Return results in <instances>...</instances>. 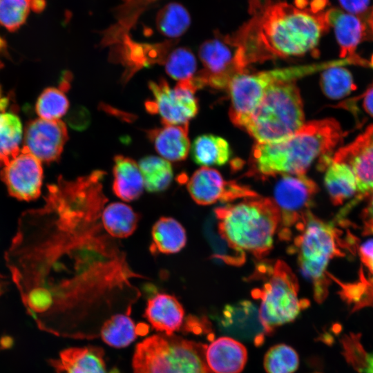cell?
I'll use <instances>...</instances> for the list:
<instances>
[{
  "instance_id": "60d3db41",
  "label": "cell",
  "mask_w": 373,
  "mask_h": 373,
  "mask_svg": "<svg viewBox=\"0 0 373 373\" xmlns=\"http://www.w3.org/2000/svg\"><path fill=\"white\" fill-rule=\"evenodd\" d=\"M45 6V0H30V8L37 13L43 11Z\"/></svg>"
},
{
  "instance_id": "30bf717a",
  "label": "cell",
  "mask_w": 373,
  "mask_h": 373,
  "mask_svg": "<svg viewBox=\"0 0 373 373\" xmlns=\"http://www.w3.org/2000/svg\"><path fill=\"white\" fill-rule=\"evenodd\" d=\"M149 88L153 99L146 102L150 113L158 114L162 124H188L198 111V102L195 96L198 90L191 79L178 82L174 88L160 78L150 81Z\"/></svg>"
},
{
  "instance_id": "f6af8a7d",
  "label": "cell",
  "mask_w": 373,
  "mask_h": 373,
  "mask_svg": "<svg viewBox=\"0 0 373 373\" xmlns=\"http://www.w3.org/2000/svg\"><path fill=\"white\" fill-rule=\"evenodd\" d=\"M1 165V164H0Z\"/></svg>"
},
{
  "instance_id": "7bdbcfd3",
  "label": "cell",
  "mask_w": 373,
  "mask_h": 373,
  "mask_svg": "<svg viewBox=\"0 0 373 373\" xmlns=\"http://www.w3.org/2000/svg\"><path fill=\"white\" fill-rule=\"evenodd\" d=\"M367 21L373 32V8H372L370 11V14L368 19H367Z\"/></svg>"
},
{
  "instance_id": "d6a6232c",
  "label": "cell",
  "mask_w": 373,
  "mask_h": 373,
  "mask_svg": "<svg viewBox=\"0 0 373 373\" xmlns=\"http://www.w3.org/2000/svg\"><path fill=\"white\" fill-rule=\"evenodd\" d=\"M164 65L167 75L178 82L191 79L197 68L194 55L185 47L173 49L165 59Z\"/></svg>"
},
{
  "instance_id": "8992f818",
  "label": "cell",
  "mask_w": 373,
  "mask_h": 373,
  "mask_svg": "<svg viewBox=\"0 0 373 373\" xmlns=\"http://www.w3.org/2000/svg\"><path fill=\"white\" fill-rule=\"evenodd\" d=\"M255 274L265 281L251 295L260 300L259 318L265 334L270 335L276 327L294 321L309 302L299 298L297 278L284 261L260 263Z\"/></svg>"
},
{
  "instance_id": "3957f363",
  "label": "cell",
  "mask_w": 373,
  "mask_h": 373,
  "mask_svg": "<svg viewBox=\"0 0 373 373\" xmlns=\"http://www.w3.org/2000/svg\"><path fill=\"white\" fill-rule=\"evenodd\" d=\"M221 238L236 251L265 257L273 246L280 222V212L272 198H244L215 209Z\"/></svg>"
},
{
  "instance_id": "d4e9b609",
  "label": "cell",
  "mask_w": 373,
  "mask_h": 373,
  "mask_svg": "<svg viewBox=\"0 0 373 373\" xmlns=\"http://www.w3.org/2000/svg\"><path fill=\"white\" fill-rule=\"evenodd\" d=\"M326 169L325 185L334 204H341L354 195L357 191L356 178L348 165L331 159Z\"/></svg>"
},
{
  "instance_id": "e575fe53",
  "label": "cell",
  "mask_w": 373,
  "mask_h": 373,
  "mask_svg": "<svg viewBox=\"0 0 373 373\" xmlns=\"http://www.w3.org/2000/svg\"><path fill=\"white\" fill-rule=\"evenodd\" d=\"M30 9V0H0V26L16 31L26 22Z\"/></svg>"
},
{
  "instance_id": "ac0fdd59",
  "label": "cell",
  "mask_w": 373,
  "mask_h": 373,
  "mask_svg": "<svg viewBox=\"0 0 373 373\" xmlns=\"http://www.w3.org/2000/svg\"><path fill=\"white\" fill-rule=\"evenodd\" d=\"M206 359L213 373H240L247 361V351L240 341L222 336L207 346Z\"/></svg>"
},
{
  "instance_id": "7a4b0ae2",
  "label": "cell",
  "mask_w": 373,
  "mask_h": 373,
  "mask_svg": "<svg viewBox=\"0 0 373 373\" xmlns=\"http://www.w3.org/2000/svg\"><path fill=\"white\" fill-rule=\"evenodd\" d=\"M343 136L339 124L334 119L305 123L285 139L256 142L249 158V173L262 178L305 174L315 159L331 156Z\"/></svg>"
},
{
  "instance_id": "e0dca14e",
  "label": "cell",
  "mask_w": 373,
  "mask_h": 373,
  "mask_svg": "<svg viewBox=\"0 0 373 373\" xmlns=\"http://www.w3.org/2000/svg\"><path fill=\"white\" fill-rule=\"evenodd\" d=\"M221 325L228 332L239 337L253 338L260 345L265 334L261 325L258 311L247 300L227 305L222 310Z\"/></svg>"
},
{
  "instance_id": "74e56055",
  "label": "cell",
  "mask_w": 373,
  "mask_h": 373,
  "mask_svg": "<svg viewBox=\"0 0 373 373\" xmlns=\"http://www.w3.org/2000/svg\"><path fill=\"white\" fill-rule=\"evenodd\" d=\"M341 6L351 14H361L368 8L370 0H338Z\"/></svg>"
},
{
  "instance_id": "7402d4cb",
  "label": "cell",
  "mask_w": 373,
  "mask_h": 373,
  "mask_svg": "<svg viewBox=\"0 0 373 373\" xmlns=\"http://www.w3.org/2000/svg\"><path fill=\"white\" fill-rule=\"evenodd\" d=\"M113 191L124 201L137 200L143 192L144 181L139 165L133 159L119 155L114 157Z\"/></svg>"
},
{
  "instance_id": "ee69618b",
  "label": "cell",
  "mask_w": 373,
  "mask_h": 373,
  "mask_svg": "<svg viewBox=\"0 0 373 373\" xmlns=\"http://www.w3.org/2000/svg\"><path fill=\"white\" fill-rule=\"evenodd\" d=\"M3 66V64L0 61V68ZM1 94H2V90H1V87L0 86V98H1Z\"/></svg>"
},
{
  "instance_id": "8fae6325",
  "label": "cell",
  "mask_w": 373,
  "mask_h": 373,
  "mask_svg": "<svg viewBox=\"0 0 373 373\" xmlns=\"http://www.w3.org/2000/svg\"><path fill=\"white\" fill-rule=\"evenodd\" d=\"M226 37L205 41L199 48V57L204 68L191 79L197 89L205 86L227 88L232 78L246 72L236 58V48Z\"/></svg>"
},
{
  "instance_id": "52a82bcc",
  "label": "cell",
  "mask_w": 373,
  "mask_h": 373,
  "mask_svg": "<svg viewBox=\"0 0 373 373\" xmlns=\"http://www.w3.org/2000/svg\"><path fill=\"white\" fill-rule=\"evenodd\" d=\"M207 346L173 334H156L139 343L133 373H213L206 359Z\"/></svg>"
},
{
  "instance_id": "9a60e30c",
  "label": "cell",
  "mask_w": 373,
  "mask_h": 373,
  "mask_svg": "<svg viewBox=\"0 0 373 373\" xmlns=\"http://www.w3.org/2000/svg\"><path fill=\"white\" fill-rule=\"evenodd\" d=\"M332 160L350 166L361 196L373 192V125L353 142L340 149Z\"/></svg>"
},
{
  "instance_id": "2e32d148",
  "label": "cell",
  "mask_w": 373,
  "mask_h": 373,
  "mask_svg": "<svg viewBox=\"0 0 373 373\" xmlns=\"http://www.w3.org/2000/svg\"><path fill=\"white\" fill-rule=\"evenodd\" d=\"M326 21L334 28L340 46V56L344 58L354 56L359 43L367 37L373 39V32L367 23L359 17L332 8L325 12Z\"/></svg>"
},
{
  "instance_id": "f35d334b",
  "label": "cell",
  "mask_w": 373,
  "mask_h": 373,
  "mask_svg": "<svg viewBox=\"0 0 373 373\" xmlns=\"http://www.w3.org/2000/svg\"><path fill=\"white\" fill-rule=\"evenodd\" d=\"M370 194L369 202L362 212V220L365 233L373 234V192Z\"/></svg>"
},
{
  "instance_id": "7c38bea8",
  "label": "cell",
  "mask_w": 373,
  "mask_h": 373,
  "mask_svg": "<svg viewBox=\"0 0 373 373\" xmlns=\"http://www.w3.org/2000/svg\"><path fill=\"white\" fill-rule=\"evenodd\" d=\"M186 187L191 198L200 205H209L218 201L230 202L259 195L247 186L225 180L217 170L207 166L195 171Z\"/></svg>"
},
{
  "instance_id": "836d02e7",
  "label": "cell",
  "mask_w": 373,
  "mask_h": 373,
  "mask_svg": "<svg viewBox=\"0 0 373 373\" xmlns=\"http://www.w3.org/2000/svg\"><path fill=\"white\" fill-rule=\"evenodd\" d=\"M68 107L69 102L63 90L49 87L39 96L35 110L40 118L57 120L65 115Z\"/></svg>"
},
{
  "instance_id": "8d00e7d4",
  "label": "cell",
  "mask_w": 373,
  "mask_h": 373,
  "mask_svg": "<svg viewBox=\"0 0 373 373\" xmlns=\"http://www.w3.org/2000/svg\"><path fill=\"white\" fill-rule=\"evenodd\" d=\"M359 254L362 262L373 275V239L361 245L359 248Z\"/></svg>"
},
{
  "instance_id": "f1b7e54d",
  "label": "cell",
  "mask_w": 373,
  "mask_h": 373,
  "mask_svg": "<svg viewBox=\"0 0 373 373\" xmlns=\"http://www.w3.org/2000/svg\"><path fill=\"white\" fill-rule=\"evenodd\" d=\"M155 23L158 31L162 35L177 39L188 30L191 24V17L182 4L172 2L160 10Z\"/></svg>"
},
{
  "instance_id": "d590c367",
  "label": "cell",
  "mask_w": 373,
  "mask_h": 373,
  "mask_svg": "<svg viewBox=\"0 0 373 373\" xmlns=\"http://www.w3.org/2000/svg\"><path fill=\"white\" fill-rule=\"evenodd\" d=\"M361 334L350 333L345 334L341 343L343 356L346 361L358 373H363L366 365L368 353L361 342Z\"/></svg>"
},
{
  "instance_id": "4316f807",
  "label": "cell",
  "mask_w": 373,
  "mask_h": 373,
  "mask_svg": "<svg viewBox=\"0 0 373 373\" xmlns=\"http://www.w3.org/2000/svg\"><path fill=\"white\" fill-rule=\"evenodd\" d=\"M22 124L17 114L0 112V164L6 165L20 153Z\"/></svg>"
},
{
  "instance_id": "6da1fadb",
  "label": "cell",
  "mask_w": 373,
  "mask_h": 373,
  "mask_svg": "<svg viewBox=\"0 0 373 373\" xmlns=\"http://www.w3.org/2000/svg\"><path fill=\"white\" fill-rule=\"evenodd\" d=\"M253 17L227 36L245 68L253 63L300 56L314 50L329 29L325 13L298 8L285 0H250Z\"/></svg>"
},
{
  "instance_id": "5bb4252c",
  "label": "cell",
  "mask_w": 373,
  "mask_h": 373,
  "mask_svg": "<svg viewBox=\"0 0 373 373\" xmlns=\"http://www.w3.org/2000/svg\"><path fill=\"white\" fill-rule=\"evenodd\" d=\"M1 178L10 195L21 200H34L41 193L43 180L41 162L21 149L20 153L4 166Z\"/></svg>"
},
{
  "instance_id": "5b68a950",
  "label": "cell",
  "mask_w": 373,
  "mask_h": 373,
  "mask_svg": "<svg viewBox=\"0 0 373 373\" xmlns=\"http://www.w3.org/2000/svg\"><path fill=\"white\" fill-rule=\"evenodd\" d=\"M305 124L302 98L294 81L271 85L243 128L258 143L287 137Z\"/></svg>"
},
{
  "instance_id": "ffe728a7",
  "label": "cell",
  "mask_w": 373,
  "mask_h": 373,
  "mask_svg": "<svg viewBox=\"0 0 373 373\" xmlns=\"http://www.w3.org/2000/svg\"><path fill=\"white\" fill-rule=\"evenodd\" d=\"M184 315L183 307L173 296L157 294L146 303L144 317L157 331L171 335L180 329Z\"/></svg>"
},
{
  "instance_id": "44dd1931",
  "label": "cell",
  "mask_w": 373,
  "mask_h": 373,
  "mask_svg": "<svg viewBox=\"0 0 373 373\" xmlns=\"http://www.w3.org/2000/svg\"><path fill=\"white\" fill-rule=\"evenodd\" d=\"M50 363L57 373H107L104 352L97 347L66 349Z\"/></svg>"
},
{
  "instance_id": "ab89813d",
  "label": "cell",
  "mask_w": 373,
  "mask_h": 373,
  "mask_svg": "<svg viewBox=\"0 0 373 373\" xmlns=\"http://www.w3.org/2000/svg\"><path fill=\"white\" fill-rule=\"evenodd\" d=\"M363 106L366 113L373 117V84L364 93Z\"/></svg>"
},
{
  "instance_id": "4fadbf2b",
  "label": "cell",
  "mask_w": 373,
  "mask_h": 373,
  "mask_svg": "<svg viewBox=\"0 0 373 373\" xmlns=\"http://www.w3.org/2000/svg\"><path fill=\"white\" fill-rule=\"evenodd\" d=\"M68 137L66 124L61 120L38 118L26 124L22 149L40 162L50 163L60 158Z\"/></svg>"
},
{
  "instance_id": "d6986e66",
  "label": "cell",
  "mask_w": 373,
  "mask_h": 373,
  "mask_svg": "<svg viewBox=\"0 0 373 373\" xmlns=\"http://www.w3.org/2000/svg\"><path fill=\"white\" fill-rule=\"evenodd\" d=\"M188 124H162L147 131L146 135L162 158L180 162L186 158L191 148Z\"/></svg>"
},
{
  "instance_id": "f546056e",
  "label": "cell",
  "mask_w": 373,
  "mask_h": 373,
  "mask_svg": "<svg viewBox=\"0 0 373 373\" xmlns=\"http://www.w3.org/2000/svg\"><path fill=\"white\" fill-rule=\"evenodd\" d=\"M100 334L104 342L117 348L128 346L137 336L134 322L128 316L120 314L107 319L102 326Z\"/></svg>"
},
{
  "instance_id": "9c48e42d",
  "label": "cell",
  "mask_w": 373,
  "mask_h": 373,
  "mask_svg": "<svg viewBox=\"0 0 373 373\" xmlns=\"http://www.w3.org/2000/svg\"><path fill=\"white\" fill-rule=\"evenodd\" d=\"M276 184L274 201L280 212L278 229L281 240H289L290 229L300 224L310 211L318 186L305 174H283Z\"/></svg>"
},
{
  "instance_id": "4dcf8cb0",
  "label": "cell",
  "mask_w": 373,
  "mask_h": 373,
  "mask_svg": "<svg viewBox=\"0 0 373 373\" xmlns=\"http://www.w3.org/2000/svg\"><path fill=\"white\" fill-rule=\"evenodd\" d=\"M321 87L326 96L334 99L347 96L356 88L351 73L337 66H331L323 72Z\"/></svg>"
},
{
  "instance_id": "603a6c76",
  "label": "cell",
  "mask_w": 373,
  "mask_h": 373,
  "mask_svg": "<svg viewBox=\"0 0 373 373\" xmlns=\"http://www.w3.org/2000/svg\"><path fill=\"white\" fill-rule=\"evenodd\" d=\"M152 248L155 251L171 254L179 252L186 242L183 226L171 217H161L151 230Z\"/></svg>"
},
{
  "instance_id": "277c9868",
  "label": "cell",
  "mask_w": 373,
  "mask_h": 373,
  "mask_svg": "<svg viewBox=\"0 0 373 373\" xmlns=\"http://www.w3.org/2000/svg\"><path fill=\"white\" fill-rule=\"evenodd\" d=\"M298 234L294 239V251L298 254L303 275L313 285L314 299L322 303L328 294L330 278L327 274L329 261L343 256L341 231L332 222H326L309 211L296 227Z\"/></svg>"
},
{
  "instance_id": "b9f144b4",
  "label": "cell",
  "mask_w": 373,
  "mask_h": 373,
  "mask_svg": "<svg viewBox=\"0 0 373 373\" xmlns=\"http://www.w3.org/2000/svg\"><path fill=\"white\" fill-rule=\"evenodd\" d=\"M363 373H373V352L368 354L367 365Z\"/></svg>"
},
{
  "instance_id": "1f68e13d",
  "label": "cell",
  "mask_w": 373,
  "mask_h": 373,
  "mask_svg": "<svg viewBox=\"0 0 373 373\" xmlns=\"http://www.w3.org/2000/svg\"><path fill=\"white\" fill-rule=\"evenodd\" d=\"M263 364L267 373H294L298 367L299 357L289 345L278 344L266 352Z\"/></svg>"
},
{
  "instance_id": "cb8c5ba5",
  "label": "cell",
  "mask_w": 373,
  "mask_h": 373,
  "mask_svg": "<svg viewBox=\"0 0 373 373\" xmlns=\"http://www.w3.org/2000/svg\"><path fill=\"white\" fill-rule=\"evenodd\" d=\"M190 150L193 160L202 166H222L227 163L231 156L227 141L211 134L197 137Z\"/></svg>"
},
{
  "instance_id": "ba28073f",
  "label": "cell",
  "mask_w": 373,
  "mask_h": 373,
  "mask_svg": "<svg viewBox=\"0 0 373 373\" xmlns=\"http://www.w3.org/2000/svg\"><path fill=\"white\" fill-rule=\"evenodd\" d=\"M297 77L295 67L237 74L227 86L231 99L229 114L232 123L243 128L271 85L280 81H294Z\"/></svg>"
},
{
  "instance_id": "83f0119b",
  "label": "cell",
  "mask_w": 373,
  "mask_h": 373,
  "mask_svg": "<svg viewBox=\"0 0 373 373\" xmlns=\"http://www.w3.org/2000/svg\"><path fill=\"white\" fill-rule=\"evenodd\" d=\"M144 185L149 192L157 193L166 190L173 177L172 166L166 160L149 155L139 162Z\"/></svg>"
},
{
  "instance_id": "484cf974",
  "label": "cell",
  "mask_w": 373,
  "mask_h": 373,
  "mask_svg": "<svg viewBox=\"0 0 373 373\" xmlns=\"http://www.w3.org/2000/svg\"><path fill=\"white\" fill-rule=\"evenodd\" d=\"M138 220V214L130 206L122 202L109 204L102 213V223L106 231L119 238L133 234Z\"/></svg>"
}]
</instances>
